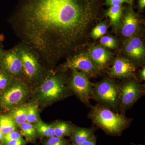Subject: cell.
<instances>
[{
	"label": "cell",
	"mask_w": 145,
	"mask_h": 145,
	"mask_svg": "<svg viewBox=\"0 0 145 145\" xmlns=\"http://www.w3.org/2000/svg\"><path fill=\"white\" fill-rule=\"evenodd\" d=\"M5 134H4L3 133L0 131V141L1 142L3 139L4 137Z\"/></svg>",
	"instance_id": "cell-35"
},
{
	"label": "cell",
	"mask_w": 145,
	"mask_h": 145,
	"mask_svg": "<svg viewBox=\"0 0 145 145\" xmlns=\"http://www.w3.org/2000/svg\"><path fill=\"white\" fill-rule=\"evenodd\" d=\"M22 138V134L18 131H12L5 135L4 137L1 141V145H5L11 140L20 139Z\"/></svg>",
	"instance_id": "cell-26"
},
{
	"label": "cell",
	"mask_w": 145,
	"mask_h": 145,
	"mask_svg": "<svg viewBox=\"0 0 145 145\" xmlns=\"http://www.w3.org/2000/svg\"><path fill=\"white\" fill-rule=\"evenodd\" d=\"M92 93L98 101L108 106L115 107L119 101V89L110 80H105L97 84Z\"/></svg>",
	"instance_id": "cell-4"
},
{
	"label": "cell",
	"mask_w": 145,
	"mask_h": 145,
	"mask_svg": "<svg viewBox=\"0 0 145 145\" xmlns=\"http://www.w3.org/2000/svg\"><path fill=\"white\" fill-rule=\"evenodd\" d=\"M140 78L143 80H144L145 79V68L144 67L142 69L140 73Z\"/></svg>",
	"instance_id": "cell-34"
},
{
	"label": "cell",
	"mask_w": 145,
	"mask_h": 145,
	"mask_svg": "<svg viewBox=\"0 0 145 145\" xmlns=\"http://www.w3.org/2000/svg\"><path fill=\"white\" fill-rule=\"evenodd\" d=\"M17 50L22 61L23 71L29 79L36 78L40 73V67L35 54L27 48H20Z\"/></svg>",
	"instance_id": "cell-8"
},
{
	"label": "cell",
	"mask_w": 145,
	"mask_h": 145,
	"mask_svg": "<svg viewBox=\"0 0 145 145\" xmlns=\"http://www.w3.org/2000/svg\"><path fill=\"white\" fill-rule=\"evenodd\" d=\"M100 43L102 46L110 49H114L117 46L116 40L110 36H103L101 38Z\"/></svg>",
	"instance_id": "cell-24"
},
{
	"label": "cell",
	"mask_w": 145,
	"mask_h": 145,
	"mask_svg": "<svg viewBox=\"0 0 145 145\" xmlns=\"http://www.w3.org/2000/svg\"><path fill=\"white\" fill-rule=\"evenodd\" d=\"M27 93L26 88L16 83L7 89L0 97V104L6 108H11L21 103Z\"/></svg>",
	"instance_id": "cell-6"
},
{
	"label": "cell",
	"mask_w": 145,
	"mask_h": 145,
	"mask_svg": "<svg viewBox=\"0 0 145 145\" xmlns=\"http://www.w3.org/2000/svg\"><path fill=\"white\" fill-rule=\"evenodd\" d=\"M105 3L109 6L122 5L123 3H130L128 0H105Z\"/></svg>",
	"instance_id": "cell-29"
},
{
	"label": "cell",
	"mask_w": 145,
	"mask_h": 145,
	"mask_svg": "<svg viewBox=\"0 0 145 145\" xmlns=\"http://www.w3.org/2000/svg\"><path fill=\"white\" fill-rule=\"evenodd\" d=\"M125 51L128 56L136 59H140L144 56V54L141 53L128 42H127L125 46Z\"/></svg>",
	"instance_id": "cell-23"
},
{
	"label": "cell",
	"mask_w": 145,
	"mask_h": 145,
	"mask_svg": "<svg viewBox=\"0 0 145 145\" xmlns=\"http://www.w3.org/2000/svg\"><path fill=\"white\" fill-rule=\"evenodd\" d=\"M100 0H21L15 14L24 42L46 59L62 54L98 15Z\"/></svg>",
	"instance_id": "cell-1"
},
{
	"label": "cell",
	"mask_w": 145,
	"mask_h": 145,
	"mask_svg": "<svg viewBox=\"0 0 145 145\" xmlns=\"http://www.w3.org/2000/svg\"><path fill=\"white\" fill-rule=\"evenodd\" d=\"M72 71L69 83L70 88L81 101L85 104H88L93 91L91 83L85 73L76 69Z\"/></svg>",
	"instance_id": "cell-5"
},
{
	"label": "cell",
	"mask_w": 145,
	"mask_h": 145,
	"mask_svg": "<svg viewBox=\"0 0 145 145\" xmlns=\"http://www.w3.org/2000/svg\"><path fill=\"white\" fill-rule=\"evenodd\" d=\"M89 57L98 68H102L110 59V53L103 46H96L91 48Z\"/></svg>",
	"instance_id": "cell-12"
},
{
	"label": "cell",
	"mask_w": 145,
	"mask_h": 145,
	"mask_svg": "<svg viewBox=\"0 0 145 145\" xmlns=\"http://www.w3.org/2000/svg\"><path fill=\"white\" fill-rule=\"evenodd\" d=\"M96 145V138L95 136L93 135L88 140H86L81 144L78 145Z\"/></svg>",
	"instance_id": "cell-31"
},
{
	"label": "cell",
	"mask_w": 145,
	"mask_h": 145,
	"mask_svg": "<svg viewBox=\"0 0 145 145\" xmlns=\"http://www.w3.org/2000/svg\"><path fill=\"white\" fill-rule=\"evenodd\" d=\"M123 8L122 5L110 6L106 13V15L110 19L112 25H117L120 22V19L123 14Z\"/></svg>",
	"instance_id": "cell-19"
},
{
	"label": "cell",
	"mask_w": 145,
	"mask_h": 145,
	"mask_svg": "<svg viewBox=\"0 0 145 145\" xmlns=\"http://www.w3.org/2000/svg\"><path fill=\"white\" fill-rule=\"evenodd\" d=\"M107 26L105 23H101L96 25L91 31V36L94 39L102 38L106 34Z\"/></svg>",
	"instance_id": "cell-22"
},
{
	"label": "cell",
	"mask_w": 145,
	"mask_h": 145,
	"mask_svg": "<svg viewBox=\"0 0 145 145\" xmlns=\"http://www.w3.org/2000/svg\"><path fill=\"white\" fill-rule=\"evenodd\" d=\"M65 91V80L62 77L53 76L43 82L37 90V94L40 101L49 103L62 98Z\"/></svg>",
	"instance_id": "cell-3"
},
{
	"label": "cell",
	"mask_w": 145,
	"mask_h": 145,
	"mask_svg": "<svg viewBox=\"0 0 145 145\" xmlns=\"http://www.w3.org/2000/svg\"><path fill=\"white\" fill-rule=\"evenodd\" d=\"M128 1H129V2L130 3H131V2L133 0H128Z\"/></svg>",
	"instance_id": "cell-36"
},
{
	"label": "cell",
	"mask_w": 145,
	"mask_h": 145,
	"mask_svg": "<svg viewBox=\"0 0 145 145\" xmlns=\"http://www.w3.org/2000/svg\"><path fill=\"white\" fill-rule=\"evenodd\" d=\"M1 41L0 40V62H1V60L2 59L4 54L5 52L3 50V49L2 46Z\"/></svg>",
	"instance_id": "cell-32"
},
{
	"label": "cell",
	"mask_w": 145,
	"mask_h": 145,
	"mask_svg": "<svg viewBox=\"0 0 145 145\" xmlns=\"http://www.w3.org/2000/svg\"><path fill=\"white\" fill-rule=\"evenodd\" d=\"M39 120V112L37 106L34 104L27 105L26 121L32 124L35 123Z\"/></svg>",
	"instance_id": "cell-21"
},
{
	"label": "cell",
	"mask_w": 145,
	"mask_h": 145,
	"mask_svg": "<svg viewBox=\"0 0 145 145\" xmlns=\"http://www.w3.org/2000/svg\"><path fill=\"white\" fill-rule=\"evenodd\" d=\"M65 68L81 71L87 75H96L99 68L89 55L85 53L78 54L69 59L65 65Z\"/></svg>",
	"instance_id": "cell-7"
},
{
	"label": "cell",
	"mask_w": 145,
	"mask_h": 145,
	"mask_svg": "<svg viewBox=\"0 0 145 145\" xmlns=\"http://www.w3.org/2000/svg\"><path fill=\"white\" fill-rule=\"evenodd\" d=\"M129 44L133 46L136 49L139 50L141 53L145 54V48L142 40L137 37H133L128 42Z\"/></svg>",
	"instance_id": "cell-25"
},
{
	"label": "cell",
	"mask_w": 145,
	"mask_h": 145,
	"mask_svg": "<svg viewBox=\"0 0 145 145\" xmlns=\"http://www.w3.org/2000/svg\"><path fill=\"white\" fill-rule=\"evenodd\" d=\"M34 126L36 127L37 135L39 137L50 138L55 136L53 126L47 124L40 120L35 123Z\"/></svg>",
	"instance_id": "cell-17"
},
{
	"label": "cell",
	"mask_w": 145,
	"mask_h": 145,
	"mask_svg": "<svg viewBox=\"0 0 145 145\" xmlns=\"http://www.w3.org/2000/svg\"><path fill=\"white\" fill-rule=\"evenodd\" d=\"M138 4L140 8L143 9L145 7V0H139Z\"/></svg>",
	"instance_id": "cell-33"
},
{
	"label": "cell",
	"mask_w": 145,
	"mask_h": 145,
	"mask_svg": "<svg viewBox=\"0 0 145 145\" xmlns=\"http://www.w3.org/2000/svg\"><path fill=\"white\" fill-rule=\"evenodd\" d=\"M139 85L134 82H130L125 84L119 89V99L123 107L131 105L137 101L141 93Z\"/></svg>",
	"instance_id": "cell-10"
},
{
	"label": "cell",
	"mask_w": 145,
	"mask_h": 145,
	"mask_svg": "<svg viewBox=\"0 0 145 145\" xmlns=\"http://www.w3.org/2000/svg\"><path fill=\"white\" fill-rule=\"evenodd\" d=\"M134 65L128 60L118 58L114 60L110 70V75L119 78H128L135 72Z\"/></svg>",
	"instance_id": "cell-11"
},
{
	"label": "cell",
	"mask_w": 145,
	"mask_h": 145,
	"mask_svg": "<svg viewBox=\"0 0 145 145\" xmlns=\"http://www.w3.org/2000/svg\"><path fill=\"white\" fill-rule=\"evenodd\" d=\"M67 141L63 139L54 136L50 137L44 143V145H67Z\"/></svg>",
	"instance_id": "cell-27"
},
{
	"label": "cell",
	"mask_w": 145,
	"mask_h": 145,
	"mask_svg": "<svg viewBox=\"0 0 145 145\" xmlns=\"http://www.w3.org/2000/svg\"><path fill=\"white\" fill-rule=\"evenodd\" d=\"M71 135L73 145H78L93 136V131L89 129L77 128L73 129Z\"/></svg>",
	"instance_id": "cell-14"
},
{
	"label": "cell",
	"mask_w": 145,
	"mask_h": 145,
	"mask_svg": "<svg viewBox=\"0 0 145 145\" xmlns=\"http://www.w3.org/2000/svg\"><path fill=\"white\" fill-rule=\"evenodd\" d=\"M9 82L8 74L3 71H0V91L5 89Z\"/></svg>",
	"instance_id": "cell-28"
},
{
	"label": "cell",
	"mask_w": 145,
	"mask_h": 145,
	"mask_svg": "<svg viewBox=\"0 0 145 145\" xmlns=\"http://www.w3.org/2000/svg\"><path fill=\"white\" fill-rule=\"evenodd\" d=\"M139 22L137 16L131 12L127 13L123 21L121 32L124 37H131L137 31Z\"/></svg>",
	"instance_id": "cell-13"
},
{
	"label": "cell",
	"mask_w": 145,
	"mask_h": 145,
	"mask_svg": "<svg viewBox=\"0 0 145 145\" xmlns=\"http://www.w3.org/2000/svg\"><path fill=\"white\" fill-rule=\"evenodd\" d=\"M52 126L54 127L55 136L59 138L71 136L74 129L72 125L65 122H57Z\"/></svg>",
	"instance_id": "cell-15"
},
{
	"label": "cell",
	"mask_w": 145,
	"mask_h": 145,
	"mask_svg": "<svg viewBox=\"0 0 145 145\" xmlns=\"http://www.w3.org/2000/svg\"><path fill=\"white\" fill-rule=\"evenodd\" d=\"M16 125L10 114L0 116V131L4 134L16 130Z\"/></svg>",
	"instance_id": "cell-16"
},
{
	"label": "cell",
	"mask_w": 145,
	"mask_h": 145,
	"mask_svg": "<svg viewBox=\"0 0 145 145\" xmlns=\"http://www.w3.org/2000/svg\"><path fill=\"white\" fill-rule=\"evenodd\" d=\"M22 135H23L29 142H33L36 140L37 131L34 125L31 123L25 122L20 126Z\"/></svg>",
	"instance_id": "cell-20"
},
{
	"label": "cell",
	"mask_w": 145,
	"mask_h": 145,
	"mask_svg": "<svg viewBox=\"0 0 145 145\" xmlns=\"http://www.w3.org/2000/svg\"><path fill=\"white\" fill-rule=\"evenodd\" d=\"M90 116L95 123L111 133L121 132L127 123L123 115L114 113L109 109L101 106L93 107Z\"/></svg>",
	"instance_id": "cell-2"
},
{
	"label": "cell",
	"mask_w": 145,
	"mask_h": 145,
	"mask_svg": "<svg viewBox=\"0 0 145 145\" xmlns=\"http://www.w3.org/2000/svg\"><path fill=\"white\" fill-rule=\"evenodd\" d=\"M27 110V105L22 106L14 109L9 114L16 126L20 127L22 124L26 121Z\"/></svg>",
	"instance_id": "cell-18"
},
{
	"label": "cell",
	"mask_w": 145,
	"mask_h": 145,
	"mask_svg": "<svg viewBox=\"0 0 145 145\" xmlns=\"http://www.w3.org/2000/svg\"><path fill=\"white\" fill-rule=\"evenodd\" d=\"M0 65L3 71L12 76H18L23 72L22 61L17 50L5 52Z\"/></svg>",
	"instance_id": "cell-9"
},
{
	"label": "cell",
	"mask_w": 145,
	"mask_h": 145,
	"mask_svg": "<svg viewBox=\"0 0 145 145\" xmlns=\"http://www.w3.org/2000/svg\"><path fill=\"white\" fill-rule=\"evenodd\" d=\"M26 144V141L22 138L11 140L5 145H25Z\"/></svg>",
	"instance_id": "cell-30"
}]
</instances>
